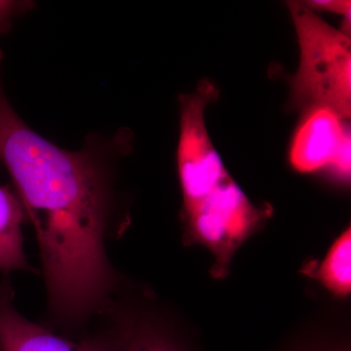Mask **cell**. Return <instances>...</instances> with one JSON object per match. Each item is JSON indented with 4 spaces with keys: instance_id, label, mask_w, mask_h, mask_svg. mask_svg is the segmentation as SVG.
Here are the masks:
<instances>
[{
    "instance_id": "obj_1",
    "label": "cell",
    "mask_w": 351,
    "mask_h": 351,
    "mask_svg": "<svg viewBox=\"0 0 351 351\" xmlns=\"http://www.w3.org/2000/svg\"><path fill=\"white\" fill-rule=\"evenodd\" d=\"M1 61L0 50V69ZM0 160L36 230L51 313L77 329L105 313L119 290L106 244L105 173L89 152L64 151L32 130L9 103L1 71Z\"/></svg>"
},
{
    "instance_id": "obj_2",
    "label": "cell",
    "mask_w": 351,
    "mask_h": 351,
    "mask_svg": "<svg viewBox=\"0 0 351 351\" xmlns=\"http://www.w3.org/2000/svg\"><path fill=\"white\" fill-rule=\"evenodd\" d=\"M300 46V66L291 80L290 105L306 113L329 108L343 120L351 113V41L304 2H289Z\"/></svg>"
},
{
    "instance_id": "obj_3",
    "label": "cell",
    "mask_w": 351,
    "mask_h": 351,
    "mask_svg": "<svg viewBox=\"0 0 351 351\" xmlns=\"http://www.w3.org/2000/svg\"><path fill=\"white\" fill-rule=\"evenodd\" d=\"M272 212L269 204H255L230 174L195 199L182 203V243L209 251L213 257L210 276L225 280L237 252L262 232Z\"/></svg>"
},
{
    "instance_id": "obj_4",
    "label": "cell",
    "mask_w": 351,
    "mask_h": 351,
    "mask_svg": "<svg viewBox=\"0 0 351 351\" xmlns=\"http://www.w3.org/2000/svg\"><path fill=\"white\" fill-rule=\"evenodd\" d=\"M110 325L100 332L104 351H202L198 330L149 293L113 302Z\"/></svg>"
},
{
    "instance_id": "obj_5",
    "label": "cell",
    "mask_w": 351,
    "mask_h": 351,
    "mask_svg": "<svg viewBox=\"0 0 351 351\" xmlns=\"http://www.w3.org/2000/svg\"><path fill=\"white\" fill-rule=\"evenodd\" d=\"M213 83L203 82L182 95L177 164L182 201L191 199L230 175L215 149L205 124V110L217 97Z\"/></svg>"
},
{
    "instance_id": "obj_6",
    "label": "cell",
    "mask_w": 351,
    "mask_h": 351,
    "mask_svg": "<svg viewBox=\"0 0 351 351\" xmlns=\"http://www.w3.org/2000/svg\"><path fill=\"white\" fill-rule=\"evenodd\" d=\"M13 302L8 279L0 281V351H104L100 334L66 338L27 319Z\"/></svg>"
},
{
    "instance_id": "obj_7",
    "label": "cell",
    "mask_w": 351,
    "mask_h": 351,
    "mask_svg": "<svg viewBox=\"0 0 351 351\" xmlns=\"http://www.w3.org/2000/svg\"><path fill=\"white\" fill-rule=\"evenodd\" d=\"M343 121L329 108H315L304 113L291 145L292 167L304 174L329 169L350 130Z\"/></svg>"
},
{
    "instance_id": "obj_8",
    "label": "cell",
    "mask_w": 351,
    "mask_h": 351,
    "mask_svg": "<svg viewBox=\"0 0 351 351\" xmlns=\"http://www.w3.org/2000/svg\"><path fill=\"white\" fill-rule=\"evenodd\" d=\"M339 302L302 318L270 351H351L348 306Z\"/></svg>"
},
{
    "instance_id": "obj_9",
    "label": "cell",
    "mask_w": 351,
    "mask_h": 351,
    "mask_svg": "<svg viewBox=\"0 0 351 351\" xmlns=\"http://www.w3.org/2000/svg\"><path fill=\"white\" fill-rule=\"evenodd\" d=\"M302 276L315 281L335 301L348 302L351 295V226L332 241L323 260H308Z\"/></svg>"
},
{
    "instance_id": "obj_10",
    "label": "cell",
    "mask_w": 351,
    "mask_h": 351,
    "mask_svg": "<svg viewBox=\"0 0 351 351\" xmlns=\"http://www.w3.org/2000/svg\"><path fill=\"white\" fill-rule=\"evenodd\" d=\"M25 219L19 198L0 186V271H29L32 269L24 250L22 226Z\"/></svg>"
},
{
    "instance_id": "obj_11",
    "label": "cell",
    "mask_w": 351,
    "mask_h": 351,
    "mask_svg": "<svg viewBox=\"0 0 351 351\" xmlns=\"http://www.w3.org/2000/svg\"><path fill=\"white\" fill-rule=\"evenodd\" d=\"M32 2L0 0V34H6L11 27V21L18 14L25 12Z\"/></svg>"
},
{
    "instance_id": "obj_12",
    "label": "cell",
    "mask_w": 351,
    "mask_h": 351,
    "mask_svg": "<svg viewBox=\"0 0 351 351\" xmlns=\"http://www.w3.org/2000/svg\"><path fill=\"white\" fill-rule=\"evenodd\" d=\"M306 5L311 10H325L329 12L343 14L348 15L350 14L351 2L346 0H314V1L306 2Z\"/></svg>"
}]
</instances>
